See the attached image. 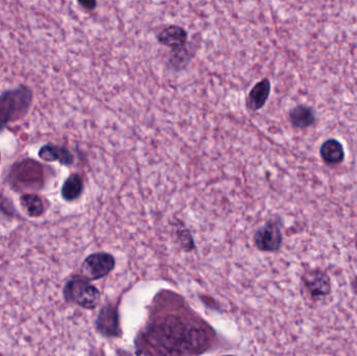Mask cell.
I'll return each mask as SVG.
<instances>
[{"mask_svg": "<svg viewBox=\"0 0 357 356\" xmlns=\"http://www.w3.org/2000/svg\"><path fill=\"white\" fill-rule=\"evenodd\" d=\"M150 337L164 354L201 353L208 345V337L202 327L178 317H168L156 324Z\"/></svg>", "mask_w": 357, "mask_h": 356, "instance_id": "cell-1", "label": "cell"}, {"mask_svg": "<svg viewBox=\"0 0 357 356\" xmlns=\"http://www.w3.org/2000/svg\"><path fill=\"white\" fill-rule=\"evenodd\" d=\"M32 103V90L24 85L1 93L0 94V132L3 131L9 123L23 118L30 111Z\"/></svg>", "mask_w": 357, "mask_h": 356, "instance_id": "cell-2", "label": "cell"}, {"mask_svg": "<svg viewBox=\"0 0 357 356\" xmlns=\"http://www.w3.org/2000/svg\"><path fill=\"white\" fill-rule=\"evenodd\" d=\"M65 299L83 308L93 309L101 301V293L84 277H74L65 285Z\"/></svg>", "mask_w": 357, "mask_h": 356, "instance_id": "cell-3", "label": "cell"}, {"mask_svg": "<svg viewBox=\"0 0 357 356\" xmlns=\"http://www.w3.org/2000/svg\"><path fill=\"white\" fill-rule=\"evenodd\" d=\"M115 259L109 253H94L87 257L81 268V274L87 280H99L112 272Z\"/></svg>", "mask_w": 357, "mask_h": 356, "instance_id": "cell-4", "label": "cell"}, {"mask_svg": "<svg viewBox=\"0 0 357 356\" xmlns=\"http://www.w3.org/2000/svg\"><path fill=\"white\" fill-rule=\"evenodd\" d=\"M282 233L276 222H267L257 230L254 236L255 246L263 252H275L282 244Z\"/></svg>", "mask_w": 357, "mask_h": 356, "instance_id": "cell-5", "label": "cell"}, {"mask_svg": "<svg viewBox=\"0 0 357 356\" xmlns=\"http://www.w3.org/2000/svg\"><path fill=\"white\" fill-rule=\"evenodd\" d=\"M302 280L312 298L328 296L332 291L329 276L320 269L307 271L302 277Z\"/></svg>", "mask_w": 357, "mask_h": 356, "instance_id": "cell-6", "label": "cell"}, {"mask_svg": "<svg viewBox=\"0 0 357 356\" xmlns=\"http://www.w3.org/2000/svg\"><path fill=\"white\" fill-rule=\"evenodd\" d=\"M95 325H96L97 331L105 337H116L121 335L119 313L112 305H107L101 308Z\"/></svg>", "mask_w": 357, "mask_h": 356, "instance_id": "cell-7", "label": "cell"}, {"mask_svg": "<svg viewBox=\"0 0 357 356\" xmlns=\"http://www.w3.org/2000/svg\"><path fill=\"white\" fill-rule=\"evenodd\" d=\"M13 176L14 179L17 180L15 182H17L18 184L32 185V183H36L37 185H40L42 181V169L37 162L28 160L15 167Z\"/></svg>", "mask_w": 357, "mask_h": 356, "instance_id": "cell-8", "label": "cell"}, {"mask_svg": "<svg viewBox=\"0 0 357 356\" xmlns=\"http://www.w3.org/2000/svg\"><path fill=\"white\" fill-rule=\"evenodd\" d=\"M271 93V82L269 78H263L257 83L249 91L247 98V108L252 112H257L263 108Z\"/></svg>", "mask_w": 357, "mask_h": 356, "instance_id": "cell-9", "label": "cell"}, {"mask_svg": "<svg viewBox=\"0 0 357 356\" xmlns=\"http://www.w3.org/2000/svg\"><path fill=\"white\" fill-rule=\"evenodd\" d=\"M158 40L168 48H182L187 42V32L181 26H168L160 32Z\"/></svg>", "mask_w": 357, "mask_h": 356, "instance_id": "cell-10", "label": "cell"}, {"mask_svg": "<svg viewBox=\"0 0 357 356\" xmlns=\"http://www.w3.org/2000/svg\"><path fill=\"white\" fill-rule=\"evenodd\" d=\"M320 155L328 165H340L345 159L344 147L336 139H328L320 147Z\"/></svg>", "mask_w": 357, "mask_h": 356, "instance_id": "cell-11", "label": "cell"}, {"mask_svg": "<svg viewBox=\"0 0 357 356\" xmlns=\"http://www.w3.org/2000/svg\"><path fill=\"white\" fill-rule=\"evenodd\" d=\"M289 121L297 129H307L316 123V114L314 109L305 105H300L289 112Z\"/></svg>", "mask_w": 357, "mask_h": 356, "instance_id": "cell-12", "label": "cell"}, {"mask_svg": "<svg viewBox=\"0 0 357 356\" xmlns=\"http://www.w3.org/2000/svg\"><path fill=\"white\" fill-rule=\"evenodd\" d=\"M39 156L44 161H59L63 165H69L74 162V157L68 149L54 145H46L41 147Z\"/></svg>", "mask_w": 357, "mask_h": 356, "instance_id": "cell-13", "label": "cell"}, {"mask_svg": "<svg viewBox=\"0 0 357 356\" xmlns=\"http://www.w3.org/2000/svg\"><path fill=\"white\" fill-rule=\"evenodd\" d=\"M83 188L82 178L79 175H71L63 185L62 197L66 201H74L82 194Z\"/></svg>", "mask_w": 357, "mask_h": 356, "instance_id": "cell-14", "label": "cell"}, {"mask_svg": "<svg viewBox=\"0 0 357 356\" xmlns=\"http://www.w3.org/2000/svg\"><path fill=\"white\" fill-rule=\"evenodd\" d=\"M21 204L26 213L30 216H40L44 211L43 202L36 194H26L21 198Z\"/></svg>", "mask_w": 357, "mask_h": 356, "instance_id": "cell-15", "label": "cell"}, {"mask_svg": "<svg viewBox=\"0 0 357 356\" xmlns=\"http://www.w3.org/2000/svg\"><path fill=\"white\" fill-rule=\"evenodd\" d=\"M79 5L87 11H93L96 8V0H78Z\"/></svg>", "mask_w": 357, "mask_h": 356, "instance_id": "cell-16", "label": "cell"}]
</instances>
